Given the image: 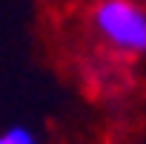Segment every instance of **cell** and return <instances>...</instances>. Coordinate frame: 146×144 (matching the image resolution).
Wrapping results in <instances>:
<instances>
[{
    "label": "cell",
    "mask_w": 146,
    "mask_h": 144,
    "mask_svg": "<svg viewBox=\"0 0 146 144\" xmlns=\"http://www.w3.org/2000/svg\"><path fill=\"white\" fill-rule=\"evenodd\" d=\"M92 26L115 52H146V9L135 0H100L92 12Z\"/></svg>",
    "instance_id": "1"
},
{
    "label": "cell",
    "mask_w": 146,
    "mask_h": 144,
    "mask_svg": "<svg viewBox=\"0 0 146 144\" xmlns=\"http://www.w3.org/2000/svg\"><path fill=\"white\" fill-rule=\"evenodd\" d=\"M0 144H37L29 127H12L0 135Z\"/></svg>",
    "instance_id": "2"
}]
</instances>
